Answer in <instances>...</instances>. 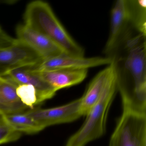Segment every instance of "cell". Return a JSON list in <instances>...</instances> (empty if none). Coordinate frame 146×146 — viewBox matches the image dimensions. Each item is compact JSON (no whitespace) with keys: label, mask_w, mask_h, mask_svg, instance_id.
<instances>
[{"label":"cell","mask_w":146,"mask_h":146,"mask_svg":"<svg viewBox=\"0 0 146 146\" xmlns=\"http://www.w3.org/2000/svg\"><path fill=\"white\" fill-rule=\"evenodd\" d=\"M146 36H132L113 59L123 109L141 113H146Z\"/></svg>","instance_id":"1"},{"label":"cell","mask_w":146,"mask_h":146,"mask_svg":"<svg viewBox=\"0 0 146 146\" xmlns=\"http://www.w3.org/2000/svg\"><path fill=\"white\" fill-rule=\"evenodd\" d=\"M24 18V25L47 36L66 54L84 57V49L72 38L46 2L35 1L29 3Z\"/></svg>","instance_id":"2"},{"label":"cell","mask_w":146,"mask_h":146,"mask_svg":"<svg viewBox=\"0 0 146 146\" xmlns=\"http://www.w3.org/2000/svg\"><path fill=\"white\" fill-rule=\"evenodd\" d=\"M98 101L89 111L82 127L68 139L65 146H85L106 132L108 111L117 90L115 62Z\"/></svg>","instance_id":"3"},{"label":"cell","mask_w":146,"mask_h":146,"mask_svg":"<svg viewBox=\"0 0 146 146\" xmlns=\"http://www.w3.org/2000/svg\"><path fill=\"white\" fill-rule=\"evenodd\" d=\"M109 146H146V113L123 109Z\"/></svg>","instance_id":"4"},{"label":"cell","mask_w":146,"mask_h":146,"mask_svg":"<svg viewBox=\"0 0 146 146\" xmlns=\"http://www.w3.org/2000/svg\"><path fill=\"white\" fill-rule=\"evenodd\" d=\"M134 31L137 32L129 19L125 0H118L111 11L110 34L103 50L106 57L114 58L127 42L138 34Z\"/></svg>","instance_id":"5"},{"label":"cell","mask_w":146,"mask_h":146,"mask_svg":"<svg viewBox=\"0 0 146 146\" xmlns=\"http://www.w3.org/2000/svg\"><path fill=\"white\" fill-rule=\"evenodd\" d=\"M42 60L32 48L17 39L13 46L0 49V77L18 68L35 65Z\"/></svg>","instance_id":"6"},{"label":"cell","mask_w":146,"mask_h":146,"mask_svg":"<svg viewBox=\"0 0 146 146\" xmlns=\"http://www.w3.org/2000/svg\"><path fill=\"white\" fill-rule=\"evenodd\" d=\"M81 105L80 98L60 106L47 109L35 108L28 110L26 113L46 128L50 125L76 120L82 116Z\"/></svg>","instance_id":"7"},{"label":"cell","mask_w":146,"mask_h":146,"mask_svg":"<svg viewBox=\"0 0 146 146\" xmlns=\"http://www.w3.org/2000/svg\"><path fill=\"white\" fill-rule=\"evenodd\" d=\"M112 59L107 57L92 58L76 57L64 53L58 56L42 60L40 63L31 66L37 71L51 70L58 69H85L109 65Z\"/></svg>","instance_id":"8"},{"label":"cell","mask_w":146,"mask_h":146,"mask_svg":"<svg viewBox=\"0 0 146 146\" xmlns=\"http://www.w3.org/2000/svg\"><path fill=\"white\" fill-rule=\"evenodd\" d=\"M17 34L18 40L28 45L43 60L65 53L58 45L47 36L25 25L18 26Z\"/></svg>","instance_id":"9"},{"label":"cell","mask_w":146,"mask_h":146,"mask_svg":"<svg viewBox=\"0 0 146 146\" xmlns=\"http://www.w3.org/2000/svg\"><path fill=\"white\" fill-rule=\"evenodd\" d=\"M4 77L11 79L18 85L28 84L34 86L36 90L38 104L53 97L57 91L31 66L13 70Z\"/></svg>","instance_id":"10"},{"label":"cell","mask_w":146,"mask_h":146,"mask_svg":"<svg viewBox=\"0 0 146 146\" xmlns=\"http://www.w3.org/2000/svg\"><path fill=\"white\" fill-rule=\"evenodd\" d=\"M36 71L58 91L82 82L87 77L88 70L58 69Z\"/></svg>","instance_id":"11"},{"label":"cell","mask_w":146,"mask_h":146,"mask_svg":"<svg viewBox=\"0 0 146 146\" xmlns=\"http://www.w3.org/2000/svg\"><path fill=\"white\" fill-rule=\"evenodd\" d=\"M17 86L11 79L0 77V113L11 114L30 110L18 96Z\"/></svg>","instance_id":"12"},{"label":"cell","mask_w":146,"mask_h":146,"mask_svg":"<svg viewBox=\"0 0 146 146\" xmlns=\"http://www.w3.org/2000/svg\"><path fill=\"white\" fill-rule=\"evenodd\" d=\"M112 66V61L106 68L99 72L92 79L84 94L81 97L80 110L82 116H86L98 101L104 89Z\"/></svg>","instance_id":"13"},{"label":"cell","mask_w":146,"mask_h":146,"mask_svg":"<svg viewBox=\"0 0 146 146\" xmlns=\"http://www.w3.org/2000/svg\"><path fill=\"white\" fill-rule=\"evenodd\" d=\"M3 115L9 125L13 129L21 133L35 134L45 129L40 123L29 116L26 112Z\"/></svg>","instance_id":"14"},{"label":"cell","mask_w":146,"mask_h":146,"mask_svg":"<svg viewBox=\"0 0 146 146\" xmlns=\"http://www.w3.org/2000/svg\"><path fill=\"white\" fill-rule=\"evenodd\" d=\"M130 22L134 29L146 36V0H125Z\"/></svg>","instance_id":"15"},{"label":"cell","mask_w":146,"mask_h":146,"mask_svg":"<svg viewBox=\"0 0 146 146\" xmlns=\"http://www.w3.org/2000/svg\"><path fill=\"white\" fill-rule=\"evenodd\" d=\"M17 94L22 103L30 109L38 105L36 91L35 87L28 84H20L17 88Z\"/></svg>","instance_id":"16"},{"label":"cell","mask_w":146,"mask_h":146,"mask_svg":"<svg viewBox=\"0 0 146 146\" xmlns=\"http://www.w3.org/2000/svg\"><path fill=\"white\" fill-rule=\"evenodd\" d=\"M22 133L13 129L0 113V145L15 141L21 137Z\"/></svg>","instance_id":"17"},{"label":"cell","mask_w":146,"mask_h":146,"mask_svg":"<svg viewBox=\"0 0 146 146\" xmlns=\"http://www.w3.org/2000/svg\"><path fill=\"white\" fill-rule=\"evenodd\" d=\"M17 41V39H13L6 34L2 30H0V49H4L11 46Z\"/></svg>","instance_id":"18"},{"label":"cell","mask_w":146,"mask_h":146,"mask_svg":"<svg viewBox=\"0 0 146 146\" xmlns=\"http://www.w3.org/2000/svg\"><path fill=\"white\" fill-rule=\"evenodd\" d=\"M1 30V27H0V30Z\"/></svg>","instance_id":"19"}]
</instances>
